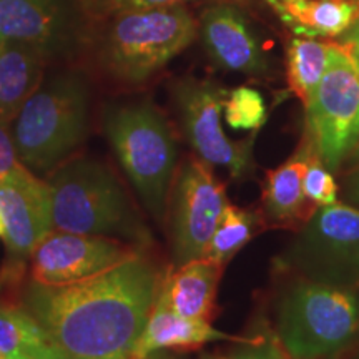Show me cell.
<instances>
[{"instance_id": "ac0fdd59", "label": "cell", "mask_w": 359, "mask_h": 359, "mask_svg": "<svg viewBox=\"0 0 359 359\" xmlns=\"http://www.w3.org/2000/svg\"><path fill=\"white\" fill-rule=\"evenodd\" d=\"M266 4L299 37H339L359 19V0H266Z\"/></svg>"}, {"instance_id": "6da1fadb", "label": "cell", "mask_w": 359, "mask_h": 359, "mask_svg": "<svg viewBox=\"0 0 359 359\" xmlns=\"http://www.w3.org/2000/svg\"><path fill=\"white\" fill-rule=\"evenodd\" d=\"M161 281L143 253L64 286L30 280L19 303L67 359H133Z\"/></svg>"}, {"instance_id": "4dcf8cb0", "label": "cell", "mask_w": 359, "mask_h": 359, "mask_svg": "<svg viewBox=\"0 0 359 359\" xmlns=\"http://www.w3.org/2000/svg\"><path fill=\"white\" fill-rule=\"evenodd\" d=\"M348 32H353V34H358V35H359V19H358L356 24H354V25L351 27V29L348 30Z\"/></svg>"}, {"instance_id": "ffe728a7", "label": "cell", "mask_w": 359, "mask_h": 359, "mask_svg": "<svg viewBox=\"0 0 359 359\" xmlns=\"http://www.w3.org/2000/svg\"><path fill=\"white\" fill-rule=\"evenodd\" d=\"M0 359H67L19 302H0Z\"/></svg>"}, {"instance_id": "1f68e13d", "label": "cell", "mask_w": 359, "mask_h": 359, "mask_svg": "<svg viewBox=\"0 0 359 359\" xmlns=\"http://www.w3.org/2000/svg\"><path fill=\"white\" fill-rule=\"evenodd\" d=\"M354 359H359V354H358V356H356V358H354Z\"/></svg>"}, {"instance_id": "9c48e42d", "label": "cell", "mask_w": 359, "mask_h": 359, "mask_svg": "<svg viewBox=\"0 0 359 359\" xmlns=\"http://www.w3.org/2000/svg\"><path fill=\"white\" fill-rule=\"evenodd\" d=\"M228 92L212 80L183 79L173 87V98L183 135L200 160L210 167H223L236 182L255 177V135L230 140L222 127Z\"/></svg>"}, {"instance_id": "4fadbf2b", "label": "cell", "mask_w": 359, "mask_h": 359, "mask_svg": "<svg viewBox=\"0 0 359 359\" xmlns=\"http://www.w3.org/2000/svg\"><path fill=\"white\" fill-rule=\"evenodd\" d=\"M0 219L11 262L24 263L53 230L48 182L19 163L0 180Z\"/></svg>"}, {"instance_id": "cb8c5ba5", "label": "cell", "mask_w": 359, "mask_h": 359, "mask_svg": "<svg viewBox=\"0 0 359 359\" xmlns=\"http://www.w3.org/2000/svg\"><path fill=\"white\" fill-rule=\"evenodd\" d=\"M338 183L334 175L327 170L323 161L314 154L309 160L303 177V191L309 203L318 206L333 205L338 201Z\"/></svg>"}, {"instance_id": "44dd1931", "label": "cell", "mask_w": 359, "mask_h": 359, "mask_svg": "<svg viewBox=\"0 0 359 359\" xmlns=\"http://www.w3.org/2000/svg\"><path fill=\"white\" fill-rule=\"evenodd\" d=\"M331 43L311 37H294L286 48V80L291 92L303 105L311 100L314 90L325 75L330 62Z\"/></svg>"}, {"instance_id": "f546056e", "label": "cell", "mask_w": 359, "mask_h": 359, "mask_svg": "<svg viewBox=\"0 0 359 359\" xmlns=\"http://www.w3.org/2000/svg\"><path fill=\"white\" fill-rule=\"evenodd\" d=\"M200 359H230V358L219 356V354H203Z\"/></svg>"}, {"instance_id": "8fae6325", "label": "cell", "mask_w": 359, "mask_h": 359, "mask_svg": "<svg viewBox=\"0 0 359 359\" xmlns=\"http://www.w3.org/2000/svg\"><path fill=\"white\" fill-rule=\"evenodd\" d=\"M85 30L82 0H0V43L29 45L52 60L77 50Z\"/></svg>"}, {"instance_id": "7c38bea8", "label": "cell", "mask_w": 359, "mask_h": 359, "mask_svg": "<svg viewBox=\"0 0 359 359\" xmlns=\"http://www.w3.org/2000/svg\"><path fill=\"white\" fill-rule=\"evenodd\" d=\"M140 248L118 238L52 230L30 255L32 281L64 286L102 275L118 266Z\"/></svg>"}, {"instance_id": "e0dca14e", "label": "cell", "mask_w": 359, "mask_h": 359, "mask_svg": "<svg viewBox=\"0 0 359 359\" xmlns=\"http://www.w3.org/2000/svg\"><path fill=\"white\" fill-rule=\"evenodd\" d=\"M316 154L311 142L304 140L288 161L266 173L263 188V206L266 218L278 226H293L311 217V203L303 191V177L309 160Z\"/></svg>"}, {"instance_id": "8992f818", "label": "cell", "mask_w": 359, "mask_h": 359, "mask_svg": "<svg viewBox=\"0 0 359 359\" xmlns=\"http://www.w3.org/2000/svg\"><path fill=\"white\" fill-rule=\"evenodd\" d=\"M359 334L356 290L311 280L296 281L276 306V338L290 359H326Z\"/></svg>"}, {"instance_id": "30bf717a", "label": "cell", "mask_w": 359, "mask_h": 359, "mask_svg": "<svg viewBox=\"0 0 359 359\" xmlns=\"http://www.w3.org/2000/svg\"><path fill=\"white\" fill-rule=\"evenodd\" d=\"M168 200L173 266L205 258L228 205L222 182L208 163L190 156L175 175Z\"/></svg>"}, {"instance_id": "f1b7e54d", "label": "cell", "mask_w": 359, "mask_h": 359, "mask_svg": "<svg viewBox=\"0 0 359 359\" xmlns=\"http://www.w3.org/2000/svg\"><path fill=\"white\" fill-rule=\"evenodd\" d=\"M343 42H346L349 47H351V50L354 53V57H356L358 65H359V35L358 34H353V32H346V34L343 35ZM351 158H353L354 163L359 165V145H358L356 150H354V154H353Z\"/></svg>"}, {"instance_id": "3957f363", "label": "cell", "mask_w": 359, "mask_h": 359, "mask_svg": "<svg viewBox=\"0 0 359 359\" xmlns=\"http://www.w3.org/2000/svg\"><path fill=\"white\" fill-rule=\"evenodd\" d=\"M90 123V87L79 72L45 80L11 125L17 156L32 172L60 167L82 145Z\"/></svg>"}, {"instance_id": "2e32d148", "label": "cell", "mask_w": 359, "mask_h": 359, "mask_svg": "<svg viewBox=\"0 0 359 359\" xmlns=\"http://www.w3.org/2000/svg\"><path fill=\"white\" fill-rule=\"evenodd\" d=\"M223 266L208 258H198L161 275L158 294L180 316L210 321L217 309V291Z\"/></svg>"}, {"instance_id": "603a6c76", "label": "cell", "mask_w": 359, "mask_h": 359, "mask_svg": "<svg viewBox=\"0 0 359 359\" xmlns=\"http://www.w3.org/2000/svg\"><path fill=\"white\" fill-rule=\"evenodd\" d=\"M224 120L233 130L258 132L266 122V103L258 90L238 87L231 90L224 100Z\"/></svg>"}, {"instance_id": "5bb4252c", "label": "cell", "mask_w": 359, "mask_h": 359, "mask_svg": "<svg viewBox=\"0 0 359 359\" xmlns=\"http://www.w3.org/2000/svg\"><path fill=\"white\" fill-rule=\"evenodd\" d=\"M201 42L218 67L259 77L268 74V62L243 13L226 2L205 8L198 24Z\"/></svg>"}, {"instance_id": "d6986e66", "label": "cell", "mask_w": 359, "mask_h": 359, "mask_svg": "<svg viewBox=\"0 0 359 359\" xmlns=\"http://www.w3.org/2000/svg\"><path fill=\"white\" fill-rule=\"evenodd\" d=\"M47 62L42 52L29 45L0 43V123L12 125L42 85Z\"/></svg>"}, {"instance_id": "4316f807", "label": "cell", "mask_w": 359, "mask_h": 359, "mask_svg": "<svg viewBox=\"0 0 359 359\" xmlns=\"http://www.w3.org/2000/svg\"><path fill=\"white\" fill-rule=\"evenodd\" d=\"M19 163L20 161L17 156L15 145H13L11 125L0 123V180L7 173H11Z\"/></svg>"}, {"instance_id": "5b68a950", "label": "cell", "mask_w": 359, "mask_h": 359, "mask_svg": "<svg viewBox=\"0 0 359 359\" xmlns=\"http://www.w3.org/2000/svg\"><path fill=\"white\" fill-rule=\"evenodd\" d=\"M103 130L147 212L165 222L178 148L161 111L150 102L110 107Z\"/></svg>"}, {"instance_id": "52a82bcc", "label": "cell", "mask_w": 359, "mask_h": 359, "mask_svg": "<svg viewBox=\"0 0 359 359\" xmlns=\"http://www.w3.org/2000/svg\"><path fill=\"white\" fill-rule=\"evenodd\" d=\"M306 109V138L338 172L359 145V65L346 42L331 43L330 62Z\"/></svg>"}, {"instance_id": "484cf974", "label": "cell", "mask_w": 359, "mask_h": 359, "mask_svg": "<svg viewBox=\"0 0 359 359\" xmlns=\"http://www.w3.org/2000/svg\"><path fill=\"white\" fill-rule=\"evenodd\" d=\"M230 359H290L276 336H253Z\"/></svg>"}, {"instance_id": "277c9868", "label": "cell", "mask_w": 359, "mask_h": 359, "mask_svg": "<svg viewBox=\"0 0 359 359\" xmlns=\"http://www.w3.org/2000/svg\"><path fill=\"white\" fill-rule=\"evenodd\" d=\"M196 32L198 22L183 4L120 12L103 22L98 60L116 80L142 83L185 50Z\"/></svg>"}, {"instance_id": "9a60e30c", "label": "cell", "mask_w": 359, "mask_h": 359, "mask_svg": "<svg viewBox=\"0 0 359 359\" xmlns=\"http://www.w3.org/2000/svg\"><path fill=\"white\" fill-rule=\"evenodd\" d=\"M248 339L250 338H243V336L223 333L210 325V321L180 316L172 311L161 299V296L156 293L145 330L135 348L133 359H148L167 349L190 351V349H200L205 344L217 343V341H235L241 344Z\"/></svg>"}, {"instance_id": "83f0119b", "label": "cell", "mask_w": 359, "mask_h": 359, "mask_svg": "<svg viewBox=\"0 0 359 359\" xmlns=\"http://www.w3.org/2000/svg\"><path fill=\"white\" fill-rule=\"evenodd\" d=\"M346 195H348V200L359 208V165H356L354 172L348 177Z\"/></svg>"}, {"instance_id": "7a4b0ae2", "label": "cell", "mask_w": 359, "mask_h": 359, "mask_svg": "<svg viewBox=\"0 0 359 359\" xmlns=\"http://www.w3.org/2000/svg\"><path fill=\"white\" fill-rule=\"evenodd\" d=\"M53 230L148 245L150 231L127 190L105 163L88 156L64 161L48 180Z\"/></svg>"}, {"instance_id": "7402d4cb", "label": "cell", "mask_w": 359, "mask_h": 359, "mask_svg": "<svg viewBox=\"0 0 359 359\" xmlns=\"http://www.w3.org/2000/svg\"><path fill=\"white\" fill-rule=\"evenodd\" d=\"M259 230H262V217L258 212L228 203L224 206L205 258L224 268L235 258L238 251L243 250L257 236Z\"/></svg>"}, {"instance_id": "ba28073f", "label": "cell", "mask_w": 359, "mask_h": 359, "mask_svg": "<svg viewBox=\"0 0 359 359\" xmlns=\"http://www.w3.org/2000/svg\"><path fill=\"white\" fill-rule=\"evenodd\" d=\"M281 262L306 280L356 290L359 285V208L336 201L318 206Z\"/></svg>"}, {"instance_id": "d4e9b609", "label": "cell", "mask_w": 359, "mask_h": 359, "mask_svg": "<svg viewBox=\"0 0 359 359\" xmlns=\"http://www.w3.org/2000/svg\"><path fill=\"white\" fill-rule=\"evenodd\" d=\"M185 2H195V0H82V6L87 17L107 19V17L115 15V13L120 12L182 6Z\"/></svg>"}]
</instances>
